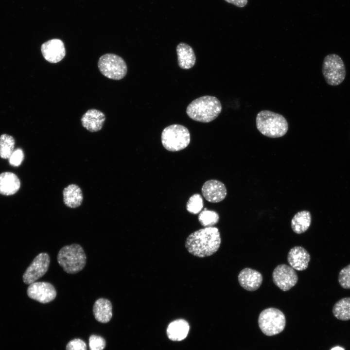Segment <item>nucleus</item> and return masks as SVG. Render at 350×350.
Listing matches in <instances>:
<instances>
[{
	"label": "nucleus",
	"instance_id": "obj_1",
	"mask_svg": "<svg viewBox=\"0 0 350 350\" xmlns=\"http://www.w3.org/2000/svg\"><path fill=\"white\" fill-rule=\"evenodd\" d=\"M221 242L218 229L209 227L191 234L186 240L185 247L192 255L202 258L215 253L220 247Z\"/></svg>",
	"mask_w": 350,
	"mask_h": 350
},
{
	"label": "nucleus",
	"instance_id": "obj_20",
	"mask_svg": "<svg viewBox=\"0 0 350 350\" xmlns=\"http://www.w3.org/2000/svg\"><path fill=\"white\" fill-rule=\"evenodd\" d=\"M63 196L64 204L72 209L79 207L83 200L82 190L75 184H70L63 189Z\"/></svg>",
	"mask_w": 350,
	"mask_h": 350
},
{
	"label": "nucleus",
	"instance_id": "obj_7",
	"mask_svg": "<svg viewBox=\"0 0 350 350\" xmlns=\"http://www.w3.org/2000/svg\"><path fill=\"white\" fill-rule=\"evenodd\" d=\"M322 71L327 83L332 86L342 83L346 74L345 65L342 59L334 53L329 54L325 57Z\"/></svg>",
	"mask_w": 350,
	"mask_h": 350
},
{
	"label": "nucleus",
	"instance_id": "obj_10",
	"mask_svg": "<svg viewBox=\"0 0 350 350\" xmlns=\"http://www.w3.org/2000/svg\"><path fill=\"white\" fill-rule=\"evenodd\" d=\"M273 281L283 291H287L297 283L298 276L294 269L285 264L278 265L272 273Z\"/></svg>",
	"mask_w": 350,
	"mask_h": 350
},
{
	"label": "nucleus",
	"instance_id": "obj_26",
	"mask_svg": "<svg viewBox=\"0 0 350 350\" xmlns=\"http://www.w3.org/2000/svg\"><path fill=\"white\" fill-rule=\"evenodd\" d=\"M203 205V200L201 195L200 194L195 193L189 198L187 203L186 208L189 212L196 214L201 211Z\"/></svg>",
	"mask_w": 350,
	"mask_h": 350
},
{
	"label": "nucleus",
	"instance_id": "obj_22",
	"mask_svg": "<svg viewBox=\"0 0 350 350\" xmlns=\"http://www.w3.org/2000/svg\"><path fill=\"white\" fill-rule=\"evenodd\" d=\"M312 220L310 211L304 210L296 213L291 220V228L297 234L305 232L311 225Z\"/></svg>",
	"mask_w": 350,
	"mask_h": 350
},
{
	"label": "nucleus",
	"instance_id": "obj_16",
	"mask_svg": "<svg viewBox=\"0 0 350 350\" xmlns=\"http://www.w3.org/2000/svg\"><path fill=\"white\" fill-rule=\"evenodd\" d=\"M105 120V115L102 111L96 109L88 110L82 117V126L90 132L100 131Z\"/></svg>",
	"mask_w": 350,
	"mask_h": 350
},
{
	"label": "nucleus",
	"instance_id": "obj_11",
	"mask_svg": "<svg viewBox=\"0 0 350 350\" xmlns=\"http://www.w3.org/2000/svg\"><path fill=\"white\" fill-rule=\"evenodd\" d=\"M27 294L30 298L43 304L53 300L57 294L53 285L45 281H35L29 284Z\"/></svg>",
	"mask_w": 350,
	"mask_h": 350
},
{
	"label": "nucleus",
	"instance_id": "obj_17",
	"mask_svg": "<svg viewBox=\"0 0 350 350\" xmlns=\"http://www.w3.org/2000/svg\"><path fill=\"white\" fill-rule=\"evenodd\" d=\"M178 65L184 70L192 68L195 64L196 57L193 49L189 45L181 42L176 49Z\"/></svg>",
	"mask_w": 350,
	"mask_h": 350
},
{
	"label": "nucleus",
	"instance_id": "obj_15",
	"mask_svg": "<svg viewBox=\"0 0 350 350\" xmlns=\"http://www.w3.org/2000/svg\"><path fill=\"white\" fill-rule=\"evenodd\" d=\"M311 257L308 252L303 247L296 246L292 247L288 253L287 261L294 269L303 271L309 265Z\"/></svg>",
	"mask_w": 350,
	"mask_h": 350
},
{
	"label": "nucleus",
	"instance_id": "obj_8",
	"mask_svg": "<svg viewBox=\"0 0 350 350\" xmlns=\"http://www.w3.org/2000/svg\"><path fill=\"white\" fill-rule=\"evenodd\" d=\"M98 67L103 75L115 80L122 79L127 71L124 60L120 56L113 53H106L101 56L98 62Z\"/></svg>",
	"mask_w": 350,
	"mask_h": 350
},
{
	"label": "nucleus",
	"instance_id": "obj_5",
	"mask_svg": "<svg viewBox=\"0 0 350 350\" xmlns=\"http://www.w3.org/2000/svg\"><path fill=\"white\" fill-rule=\"evenodd\" d=\"M161 143L168 151L176 152L185 149L191 140L190 133L187 127L174 124L165 127L161 135Z\"/></svg>",
	"mask_w": 350,
	"mask_h": 350
},
{
	"label": "nucleus",
	"instance_id": "obj_3",
	"mask_svg": "<svg viewBox=\"0 0 350 350\" xmlns=\"http://www.w3.org/2000/svg\"><path fill=\"white\" fill-rule=\"evenodd\" d=\"M256 122L259 132L271 138L281 137L288 130L286 119L282 115L269 110L260 111L257 115Z\"/></svg>",
	"mask_w": 350,
	"mask_h": 350
},
{
	"label": "nucleus",
	"instance_id": "obj_31",
	"mask_svg": "<svg viewBox=\"0 0 350 350\" xmlns=\"http://www.w3.org/2000/svg\"><path fill=\"white\" fill-rule=\"evenodd\" d=\"M226 2L232 4L238 7H244L247 3V0H224Z\"/></svg>",
	"mask_w": 350,
	"mask_h": 350
},
{
	"label": "nucleus",
	"instance_id": "obj_23",
	"mask_svg": "<svg viewBox=\"0 0 350 350\" xmlns=\"http://www.w3.org/2000/svg\"><path fill=\"white\" fill-rule=\"evenodd\" d=\"M332 313L339 320H350V297L344 298L337 301L333 305Z\"/></svg>",
	"mask_w": 350,
	"mask_h": 350
},
{
	"label": "nucleus",
	"instance_id": "obj_21",
	"mask_svg": "<svg viewBox=\"0 0 350 350\" xmlns=\"http://www.w3.org/2000/svg\"><path fill=\"white\" fill-rule=\"evenodd\" d=\"M189 330L188 322L183 319H177L168 326L167 333L169 339L173 341H181L187 335Z\"/></svg>",
	"mask_w": 350,
	"mask_h": 350
},
{
	"label": "nucleus",
	"instance_id": "obj_25",
	"mask_svg": "<svg viewBox=\"0 0 350 350\" xmlns=\"http://www.w3.org/2000/svg\"><path fill=\"white\" fill-rule=\"evenodd\" d=\"M219 219V216L217 212L208 210L207 208H205L198 215L199 221L205 227H212L218 222Z\"/></svg>",
	"mask_w": 350,
	"mask_h": 350
},
{
	"label": "nucleus",
	"instance_id": "obj_6",
	"mask_svg": "<svg viewBox=\"0 0 350 350\" xmlns=\"http://www.w3.org/2000/svg\"><path fill=\"white\" fill-rule=\"evenodd\" d=\"M258 321L261 331L268 336L280 333L286 325L284 314L280 310L273 307L262 311L259 315Z\"/></svg>",
	"mask_w": 350,
	"mask_h": 350
},
{
	"label": "nucleus",
	"instance_id": "obj_30",
	"mask_svg": "<svg viewBox=\"0 0 350 350\" xmlns=\"http://www.w3.org/2000/svg\"><path fill=\"white\" fill-rule=\"evenodd\" d=\"M87 345L82 339L76 338L70 340L66 345V350H87Z\"/></svg>",
	"mask_w": 350,
	"mask_h": 350
},
{
	"label": "nucleus",
	"instance_id": "obj_27",
	"mask_svg": "<svg viewBox=\"0 0 350 350\" xmlns=\"http://www.w3.org/2000/svg\"><path fill=\"white\" fill-rule=\"evenodd\" d=\"M338 282L344 289H350V264L340 271L338 274Z\"/></svg>",
	"mask_w": 350,
	"mask_h": 350
},
{
	"label": "nucleus",
	"instance_id": "obj_19",
	"mask_svg": "<svg viewBox=\"0 0 350 350\" xmlns=\"http://www.w3.org/2000/svg\"><path fill=\"white\" fill-rule=\"evenodd\" d=\"M93 313L97 321L103 323L108 322L112 317L111 301L105 298L97 299L93 306Z\"/></svg>",
	"mask_w": 350,
	"mask_h": 350
},
{
	"label": "nucleus",
	"instance_id": "obj_14",
	"mask_svg": "<svg viewBox=\"0 0 350 350\" xmlns=\"http://www.w3.org/2000/svg\"><path fill=\"white\" fill-rule=\"evenodd\" d=\"M238 280L244 289L248 291H254L261 286L263 278L262 274L256 270L245 268L239 273Z\"/></svg>",
	"mask_w": 350,
	"mask_h": 350
},
{
	"label": "nucleus",
	"instance_id": "obj_13",
	"mask_svg": "<svg viewBox=\"0 0 350 350\" xmlns=\"http://www.w3.org/2000/svg\"><path fill=\"white\" fill-rule=\"evenodd\" d=\"M204 197L211 203H218L223 201L227 196V189L223 183L211 179L206 181L201 189Z\"/></svg>",
	"mask_w": 350,
	"mask_h": 350
},
{
	"label": "nucleus",
	"instance_id": "obj_12",
	"mask_svg": "<svg viewBox=\"0 0 350 350\" xmlns=\"http://www.w3.org/2000/svg\"><path fill=\"white\" fill-rule=\"evenodd\" d=\"M41 51L45 59L51 63L60 62L66 55L63 42L57 38L43 43L41 47Z\"/></svg>",
	"mask_w": 350,
	"mask_h": 350
},
{
	"label": "nucleus",
	"instance_id": "obj_24",
	"mask_svg": "<svg viewBox=\"0 0 350 350\" xmlns=\"http://www.w3.org/2000/svg\"><path fill=\"white\" fill-rule=\"evenodd\" d=\"M15 141L14 138L7 134L0 136V157L3 159H8L14 150Z\"/></svg>",
	"mask_w": 350,
	"mask_h": 350
},
{
	"label": "nucleus",
	"instance_id": "obj_29",
	"mask_svg": "<svg viewBox=\"0 0 350 350\" xmlns=\"http://www.w3.org/2000/svg\"><path fill=\"white\" fill-rule=\"evenodd\" d=\"M24 157L23 150L21 148H17L14 150L9 158V163L14 167L19 166L23 161Z\"/></svg>",
	"mask_w": 350,
	"mask_h": 350
},
{
	"label": "nucleus",
	"instance_id": "obj_9",
	"mask_svg": "<svg viewBox=\"0 0 350 350\" xmlns=\"http://www.w3.org/2000/svg\"><path fill=\"white\" fill-rule=\"evenodd\" d=\"M50 258L46 252L38 254L33 260L24 273L22 278L26 284L36 281L44 276L48 270Z\"/></svg>",
	"mask_w": 350,
	"mask_h": 350
},
{
	"label": "nucleus",
	"instance_id": "obj_4",
	"mask_svg": "<svg viewBox=\"0 0 350 350\" xmlns=\"http://www.w3.org/2000/svg\"><path fill=\"white\" fill-rule=\"evenodd\" d=\"M57 262L67 273L73 274L81 271L86 263V255L78 244L65 245L60 249L57 256Z\"/></svg>",
	"mask_w": 350,
	"mask_h": 350
},
{
	"label": "nucleus",
	"instance_id": "obj_28",
	"mask_svg": "<svg viewBox=\"0 0 350 350\" xmlns=\"http://www.w3.org/2000/svg\"><path fill=\"white\" fill-rule=\"evenodd\" d=\"M88 342L90 350H103L106 345L103 337L94 334L90 336Z\"/></svg>",
	"mask_w": 350,
	"mask_h": 350
},
{
	"label": "nucleus",
	"instance_id": "obj_32",
	"mask_svg": "<svg viewBox=\"0 0 350 350\" xmlns=\"http://www.w3.org/2000/svg\"><path fill=\"white\" fill-rule=\"evenodd\" d=\"M331 350H345V349L342 347L336 346L332 348Z\"/></svg>",
	"mask_w": 350,
	"mask_h": 350
},
{
	"label": "nucleus",
	"instance_id": "obj_18",
	"mask_svg": "<svg viewBox=\"0 0 350 350\" xmlns=\"http://www.w3.org/2000/svg\"><path fill=\"white\" fill-rule=\"evenodd\" d=\"M20 181L15 174L6 172L0 174V194L11 195L19 189Z\"/></svg>",
	"mask_w": 350,
	"mask_h": 350
},
{
	"label": "nucleus",
	"instance_id": "obj_2",
	"mask_svg": "<svg viewBox=\"0 0 350 350\" xmlns=\"http://www.w3.org/2000/svg\"><path fill=\"white\" fill-rule=\"evenodd\" d=\"M222 108L221 103L216 97L206 95L193 100L187 106L186 113L192 120L206 123L215 120Z\"/></svg>",
	"mask_w": 350,
	"mask_h": 350
}]
</instances>
